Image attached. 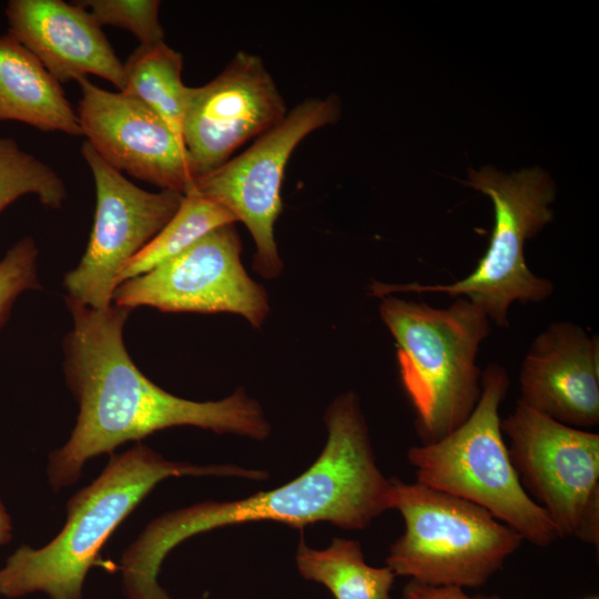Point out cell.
Wrapping results in <instances>:
<instances>
[{
  "mask_svg": "<svg viewBox=\"0 0 599 599\" xmlns=\"http://www.w3.org/2000/svg\"><path fill=\"white\" fill-rule=\"evenodd\" d=\"M65 301L73 326L62 343L63 370L79 414L67 443L49 456L48 480L54 490L74 484L90 458L169 427L195 426L258 440L268 436L261 406L241 388L221 400L193 402L144 376L123 341L131 309Z\"/></svg>",
  "mask_w": 599,
  "mask_h": 599,
  "instance_id": "obj_1",
  "label": "cell"
},
{
  "mask_svg": "<svg viewBox=\"0 0 599 599\" xmlns=\"http://www.w3.org/2000/svg\"><path fill=\"white\" fill-rule=\"evenodd\" d=\"M324 419L326 445L294 480L244 499L196 504L151 521L121 558L128 599H172L158 582L162 561L171 549L197 534L261 520L295 528L328 521L345 529H364L389 509L392 480L376 465L357 395L338 396Z\"/></svg>",
  "mask_w": 599,
  "mask_h": 599,
  "instance_id": "obj_2",
  "label": "cell"
},
{
  "mask_svg": "<svg viewBox=\"0 0 599 599\" xmlns=\"http://www.w3.org/2000/svg\"><path fill=\"white\" fill-rule=\"evenodd\" d=\"M221 476L262 480L267 474L234 465L171 461L138 441L111 454L100 476L67 504L61 531L41 548L19 547L0 568V596L37 591L50 599H82L85 576L114 529L158 483L169 477Z\"/></svg>",
  "mask_w": 599,
  "mask_h": 599,
  "instance_id": "obj_3",
  "label": "cell"
},
{
  "mask_svg": "<svg viewBox=\"0 0 599 599\" xmlns=\"http://www.w3.org/2000/svg\"><path fill=\"white\" fill-rule=\"evenodd\" d=\"M379 316L396 344L403 386L416 414L423 444L459 427L481 395L480 345L489 336L487 315L466 298L434 307L382 296Z\"/></svg>",
  "mask_w": 599,
  "mask_h": 599,
  "instance_id": "obj_4",
  "label": "cell"
},
{
  "mask_svg": "<svg viewBox=\"0 0 599 599\" xmlns=\"http://www.w3.org/2000/svg\"><path fill=\"white\" fill-rule=\"evenodd\" d=\"M509 385L506 368L490 363L470 416L444 438L410 447L407 459L418 483L480 506L524 540L547 547L559 535L524 490L501 432L499 408Z\"/></svg>",
  "mask_w": 599,
  "mask_h": 599,
  "instance_id": "obj_5",
  "label": "cell"
},
{
  "mask_svg": "<svg viewBox=\"0 0 599 599\" xmlns=\"http://www.w3.org/2000/svg\"><path fill=\"white\" fill-rule=\"evenodd\" d=\"M390 480L389 509L405 522L386 558L396 576L436 587H480L524 541L480 506L418 481Z\"/></svg>",
  "mask_w": 599,
  "mask_h": 599,
  "instance_id": "obj_6",
  "label": "cell"
},
{
  "mask_svg": "<svg viewBox=\"0 0 599 599\" xmlns=\"http://www.w3.org/2000/svg\"><path fill=\"white\" fill-rule=\"evenodd\" d=\"M468 184L488 195L495 223L488 247L476 267L461 280L448 284H385L374 282L372 294H446L463 297L479 307L496 325L509 326V308L515 302L541 303L554 293V283L536 275L527 265L525 243L552 220L549 207L555 187L539 169L509 175L491 167L471 171Z\"/></svg>",
  "mask_w": 599,
  "mask_h": 599,
  "instance_id": "obj_7",
  "label": "cell"
},
{
  "mask_svg": "<svg viewBox=\"0 0 599 599\" xmlns=\"http://www.w3.org/2000/svg\"><path fill=\"white\" fill-rule=\"evenodd\" d=\"M527 495L559 537L599 544V435L564 425L519 400L500 423Z\"/></svg>",
  "mask_w": 599,
  "mask_h": 599,
  "instance_id": "obj_8",
  "label": "cell"
},
{
  "mask_svg": "<svg viewBox=\"0 0 599 599\" xmlns=\"http://www.w3.org/2000/svg\"><path fill=\"white\" fill-rule=\"evenodd\" d=\"M339 113L335 95L298 103L242 154L197 177L190 191L222 205L246 225L255 244L253 268L264 278H275L283 271L274 226L283 207L287 161L305 136L336 122Z\"/></svg>",
  "mask_w": 599,
  "mask_h": 599,
  "instance_id": "obj_9",
  "label": "cell"
},
{
  "mask_svg": "<svg viewBox=\"0 0 599 599\" xmlns=\"http://www.w3.org/2000/svg\"><path fill=\"white\" fill-rule=\"evenodd\" d=\"M81 154L95 185V213L87 248L65 274L67 300L105 309L113 304L118 278L136 255L174 216L183 194L146 191L106 163L84 141Z\"/></svg>",
  "mask_w": 599,
  "mask_h": 599,
  "instance_id": "obj_10",
  "label": "cell"
},
{
  "mask_svg": "<svg viewBox=\"0 0 599 599\" xmlns=\"http://www.w3.org/2000/svg\"><path fill=\"white\" fill-rule=\"evenodd\" d=\"M234 224L220 226L152 271L118 285L113 304L161 312L232 313L253 327L266 319L265 288L245 271Z\"/></svg>",
  "mask_w": 599,
  "mask_h": 599,
  "instance_id": "obj_11",
  "label": "cell"
},
{
  "mask_svg": "<svg viewBox=\"0 0 599 599\" xmlns=\"http://www.w3.org/2000/svg\"><path fill=\"white\" fill-rule=\"evenodd\" d=\"M287 114L285 101L263 60L240 51L209 83L191 88L183 142L196 179L229 161Z\"/></svg>",
  "mask_w": 599,
  "mask_h": 599,
  "instance_id": "obj_12",
  "label": "cell"
},
{
  "mask_svg": "<svg viewBox=\"0 0 599 599\" xmlns=\"http://www.w3.org/2000/svg\"><path fill=\"white\" fill-rule=\"evenodd\" d=\"M79 84L82 135L106 163L161 190L192 191L196 175L184 142L151 109L88 78Z\"/></svg>",
  "mask_w": 599,
  "mask_h": 599,
  "instance_id": "obj_13",
  "label": "cell"
},
{
  "mask_svg": "<svg viewBox=\"0 0 599 599\" xmlns=\"http://www.w3.org/2000/svg\"><path fill=\"white\" fill-rule=\"evenodd\" d=\"M520 403L564 425L599 424V338L569 321L549 324L530 343L520 373Z\"/></svg>",
  "mask_w": 599,
  "mask_h": 599,
  "instance_id": "obj_14",
  "label": "cell"
},
{
  "mask_svg": "<svg viewBox=\"0 0 599 599\" xmlns=\"http://www.w3.org/2000/svg\"><path fill=\"white\" fill-rule=\"evenodd\" d=\"M8 34L30 51L60 83L97 75L123 91L124 68L101 26L78 2L11 0Z\"/></svg>",
  "mask_w": 599,
  "mask_h": 599,
  "instance_id": "obj_15",
  "label": "cell"
},
{
  "mask_svg": "<svg viewBox=\"0 0 599 599\" xmlns=\"http://www.w3.org/2000/svg\"><path fill=\"white\" fill-rule=\"evenodd\" d=\"M0 121L82 135L78 113L61 83L8 33L0 37Z\"/></svg>",
  "mask_w": 599,
  "mask_h": 599,
  "instance_id": "obj_16",
  "label": "cell"
},
{
  "mask_svg": "<svg viewBox=\"0 0 599 599\" xmlns=\"http://www.w3.org/2000/svg\"><path fill=\"white\" fill-rule=\"evenodd\" d=\"M123 68L121 92L145 104L183 141L191 87L182 81V55L165 42L139 45Z\"/></svg>",
  "mask_w": 599,
  "mask_h": 599,
  "instance_id": "obj_17",
  "label": "cell"
},
{
  "mask_svg": "<svg viewBox=\"0 0 599 599\" xmlns=\"http://www.w3.org/2000/svg\"><path fill=\"white\" fill-rule=\"evenodd\" d=\"M296 565L303 578L324 585L335 599H392L396 575L389 567L366 564L361 544L334 538L324 550H315L302 540Z\"/></svg>",
  "mask_w": 599,
  "mask_h": 599,
  "instance_id": "obj_18",
  "label": "cell"
},
{
  "mask_svg": "<svg viewBox=\"0 0 599 599\" xmlns=\"http://www.w3.org/2000/svg\"><path fill=\"white\" fill-rule=\"evenodd\" d=\"M222 205L195 193L184 195L174 216L121 270L118 283L145 274L175 257L213 230L235 224Z\"/></svg>",
  "mask_w": 599,
  "mask_h": 599,
  "instance_id": "obj_19",
  "label": "cell"
},
{
  "mask_svg": "<svg viewBox=\"0 0 599 599\" xmlns=\"http://www.w3.org/2000/svg\"><path fill=\"white\" fill-rule=\"evenodd\" d=\"M24 195H34L45 207L58 210L67 199V187L54 169L13 139L0 136V212Z\"/></svg>",
  "mask_w": 599,
  "mask_h": 599,
  "instance_id": "obj_20",
  "label": "cell"
},
{
  "mask_svg": "<svg viewBox=\"0 0 599 599\" xmlns=\"http://www.w3.org/2000/svg\"><path fill=\"white\" fill-rule=\"evenodd\" d=\"M102 26L122 28L140 41V45L164 42L159 20L158 0H83L77 1Z\"/></svg>",
  "mask_w": 599,
  "mask_h": 599,
  "instance_id": "obj_21",
  "label": "cell"
},
{
  "mask_svg": "<svg viewBox=\"0 0 599 599\" xmlns=\"http://www.w3.org/2000/svg\"><path fill=\"white\" fill-rule=\"evenodd\" d=\"M38 247L31 236L12 245L0 260V329L10 317L18 297L41 287L38 278Z\"/></svg>",
  "mask_w": 599,
  "mask_h": 599,
  "instance_id": "obj_22",
  "label": "cell"
},
{
  "mask_svg": "<svg viewBox=\"0 0 599 599\" xmlns=\"http://www.w3.org/2000/svg\"><path fill=\"white\" fill-rule=\"evenodd\" d=\"M402 599H500L498 596H469L463 588L453 586H428L409 580Z\"/></svg>",
  "mask_w": 599,
  "mask_h": 599,
  "instance_id": "obj_23",
  "label": "cell"
},
{
  "mask_svg": "<svg viewBox=\"0 0 599 599\" xmlns=\"http://www.w3.org/2000/svg\"><path fill=\"white\" fill-rule=\"evenodd\" d=\"M12 537L11 518L0 499V545L8 544Z\"/></svg>",
  "mask_w": 599,
  "mask_h": 599,
  "instance_id": "obj_24",
  "label": "cell"
},
{
  "mask_svg": "<svg viewBox=\"0 0 599 599\" xmlns=\"http://www.w3.org/2000/svg\"><path fill=\"white\" fill-rule=\"evenodd\" d=\"M589 599H598V598H597V597H596V598H595V597H592V598H589Z\"/></svg>",
  "mask_w": 599,
  "mask_h": 599,
  "instance_id": "obj_25",
  "label": "cell"
}]
</instances>
